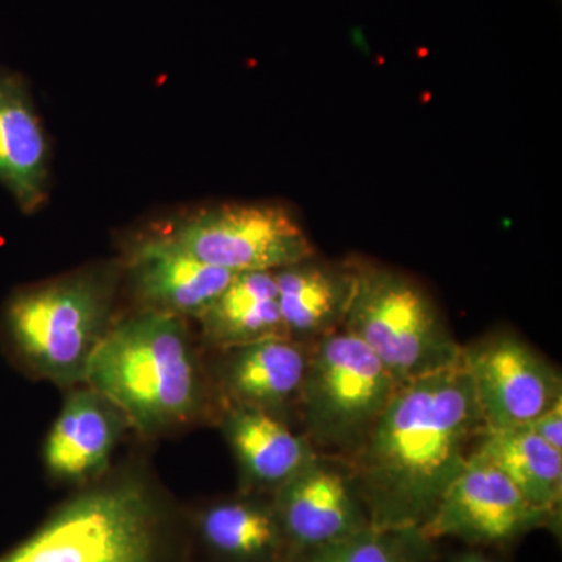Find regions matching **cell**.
Segmentation results:
<instances>
[{"instance_id": "cell-1", "label": "cell", "mask_w": 562, "mask_h": 562, "mask_svg": "<svg viewBox=\"0 0 562 562\" xmlns=\"http://www.w3.org/2000/svg\"><path fill=\"white\" fill-rule=\"evenodd\" d=\"M486 431L464 360L402 383L349 462L376 530H420Z\"/></svg>"}, {"instance_id": "cell-2", "label": "cell", "mask_w": 562, "mask_h": 562, "mask_svg": "<svg viewBox=\"0 0 562 562\" xmlns=\"http://www.w3.org/2000/svg\"><path fill=\"white\" fill-rule=\"evenodd\" d=\"M83 383L146 435L190 424L206 402L190 333L171 314L140 312L110 327Z\"/></svg>"}, {"instance_id": "cell-3", "label": "cell", "mask_w": 562, "mask_h": 562, "mask_svg": "<svg viewBox=\"0 0 562 562\" xmlns=\"http://www.w3.org/2000/svg\"><path fill=\"white\" fill-rule=\"evenodd\" d=\"M353 265L357 280L342 330L368 346L398 382L461 360V344L419 281L375 262Z\"/></svg>"}, {"instance_id": "cell-4", "label": "cell", "mask_w": 562, "mask_h": 562, "mask_svg": "<svg viewBox=\"0 0 562 562\" xmlns=\"http://www.w3.org/2000/svg\"><path fill=\"white\" fill-rule=\"evenodd\" d=\"M401 384L349 331L322 336L312 344L299 397L303 436L317 453L349 460Z\"/></svg>"}, {"instance_id": "cell-5", "label": "cell", "mask_w": 562, "mask_h": 562, "mask_svg": "<svg viewBox=\"0 0 562 562\" xmlns=\"http://www.w3.org/2000/svg\"><path fill=\"white\" fill-rule=\"evenodd\" d=\"M111 277L74 273L11 299L7 328L33 371L63 386L85 382L91 355L110 328Z\"/></svg>"}, {"instance_id": "cell-6", "label": "cell", "mask_w": 562, "mask_h": 562, "mask_svg": "<svg viewBox=\"0 0 562 562\" xmlns=\"http://www.w3.org/2000/svg\"><path fill=\"white\" fill-rule=\"evenodd\" d=\"M149 495L117 483L80 495L0 562H155Z\"/></svg>"}, {"instance_id": "cell-7", "label": "cell", "mask_w": 562, "mask_h": 562, "mask_svg": "<svg viewBox=\"0 0 562 562\" xmlns=\"http://www.w3.org/2000/svg\"><path fill=\"white\" fill-rule=\"evenodd\" d=\"M165 238L233 273L279 271L316 255L294 211L276 202H225L173 222Z\"/></svg>"}, {"instance_id": "cell-8", "label": "cell", "mask_w": 562, "mask_h": 562, "mask_svg": "<svg viewBox=\"0 0 562 562\" xmlns=\"http://www.w3.org/2000/svg\"><path fill=\"white\" fill-rule=\"evenodd\" d=\"M486 430L525 427L562 398L557 368L509 331L462 347Z\"/></svg>"}, {"instance_id": "cell-9", "label": "cell", "mask_w": 562, "mask_h": 562, "mask_svg": "<svg viewBox=\"0 0 562 562\" xmlns=\"http://www.w3.org/2000/svg\"><path fill=\"white\" fill-rule=\"evenodd\" d=\"M557 516L525 501L514 484L490 462L471 457L420 528L428 541L458 539L469 546H508Z\"/></svg>"}, {"instance_id": "cell-10", "label": "cell", "mask_w": 562, "mask_h": 562, "mask_svg": "<svg viewBox=\"0 0 562 562\" xmlns=\"http://www.w3.org/2000/svg\"><path fill=\"white\" fill-rule=\"evenodd\" d=\"M271 498L292 554L371 528L357 480L341 458L314 454Z\"/></svg>"}, {"instance_id": "cell-11", "label": "cell", "mask_w": 562, "mask_h": 562, "mask_svg": "<svg viewBox=\"0 0 562 562\" xmlns=\"http://www.w3.org/2000/svg\"><path fill=\"white\" fill-rule=\"evenodd\" d=\"M220 351L216 380L225 405L260 409L284 420L291 412L297 414L312 344L279 336Z\"/></svg>"}, {"instance_id": "cell-12", "label": "cell", "mask_w": 562, "mask_h": 562, "mask_svg": "<svg viewBox=\"0 0 562 562\" xmlns=\"http://www.w3.org/2000/svg\"><path fill=\"white\" fill-rule=\"evenodd\" d=\"M128 272L144 312L180 319H198L236 276L191 257L161 233L133 247Z\"/></svg>"}, {"instance_id": "cell-13", "label": "cell", "mask_w": 562, "mask_h": 562, "mask_svg": "<svg viewBox=\"0 0 562 562\" xmlns=\"http://www.w3.org/2000/svg\"><path fill=\"white\" fill-rule=\"evenodd\" d=\"M0 184L22 213L32 214L49 192V143L27 81L0 66Z\"/></svg>"}, {"instance_id": "cell-14", "label": "cell", "mask_w": 562, "mask_h": 562, "mask_svg": "<svg viewBox=\"0 0 562 562\" xmlns=\"http://www.w3.org/2000/svg\"><path fill=\"white\" fill-rule=\"evenodd\" d=\"M221 430L249 494L272 495L317 453L290 422L260 409L225 405Z\"/></svg>"}, {"instance_id": "cell-15", "label": "cell", "mask_w": 562, "mask_h": 562, "mask_svg": "<svg viewBox=\"0 0 562 562\" xmlns=\"http://www.w3.org/2000/svg\"><path fill=\"white\" fill-rule=\"evenodd\" d=\"M353 261L319 260L317 255L276 271L286 338L313 344L341 330L353 297Z\"/></svg>"}, {"instance_id": "cell-16", "label": "cell", "mask_w": 562, "mask_h": 562, "mask_svg": "<svg viewBox=\"0 0 562 562\" xmlns=\"http://www.w3.org/2000/svg\"><path fill=\"white\" fill-rule=\"evenodd\" d=\"M125 422L101 394L70 392L44 446V462L55 479L81 482L109 464Z\"/></svg>"}, {"instance_id": "cell-17", "label": "cell", "mask_w": 562, "mask_h": 562, "mask_svg": "<svg viewBox=\"0 0 562 562\" xmlns=\"http://www.w3.org/2000/svg\"><path fill=\"white\" fill-rule=\"evenodd\" d=\"M198 321L203 339L216 350L286 336L276 272L236 273Z\"/></svg>"}, {"instance_id": "cell-18", "label": "cell", "mask_w": 562, "mask_h": 562, "mask_svg": "<svg viewBox=\"0 0 562 562\" xmlns=\"http://www.w3.org/2000/svg\"><path fill=\"white\" fill-rule=\"evenodd\" d=\"M199 528L211 552L227 562H290L291 549L272 498L261 494L214 503L201 514Z\"/></svg>"}, {"instance_id": "cell-19", "label": "cell", "mask_w": 562, "mask_h": 562, "mask_svg": "<svg viewBox=\"0 0 562 562\" xmlns=\"http://www.w3.org/2000/svg\"><path fill=\"white\" fill-rule=\"evenodd\" d=\"M472 454L494 465L532 506L560 516L562 452L520 427L484 431Z\"/></svg>"}, {"instance_id": "cell-20", "label": "cell", "mask_w": 562, "mask_h": 562, "mask_svg": "<svg viewBox=\"0 0 562 562\" xmlns=\"http://www.w3.org/2000/svg\"><path fill=\"white\" fill-rule=\"evenodd\" d=\"M431 543L419 530L371 527L341 541L294 553L290 562H430Z\"/></svg>"}, {"instance_id": "cell-21", "label": "cell", "mask_w": 562, "mask_h": 562, "mask_svg": "<svg viewBox=\"0 0 562 562\" xmlns=\"http://www.w3.org/2000/svg\"><path fill=\"white\" fill-rule=\"evenodd\" d=\"M524 428L552 446L558 452H562V398Z\"/></svg>"}, {"instance_id": "cell-22", "label": "cell", "mask_w": 562, "mask_h": 562, "mask_svg": "<svg viewBox=\"0 0 562 562\" xmlns=\"http://www.w3.org/2000/svg\"><path fill=\"white\" fill-rule=\"evenodd\" d=\"M453 562H494L491 561L490 558L484 557L482 553L476 552H468L462 553L460 557L454 558Z\"/></svg>"}]
</instances>
